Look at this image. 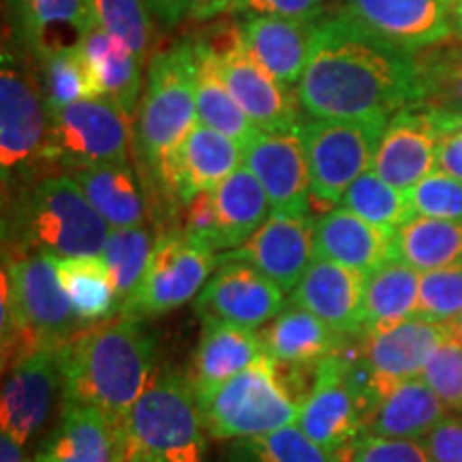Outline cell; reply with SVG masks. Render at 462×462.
Wrapping results in <instances>:
<instances>
[{
    "instance_id": "5b68a950",
    "label": "cell",
    "mask_w": 462,
    "mask_h": 462,
    "mask_svg": "<svg viewBox=\"0 0 462 462\" xmlns=\"http://www.w3.org/2000/svg\"><path fill=\"white\" fill-rule=\"evenodd\" d=\"M195 103V48L178 43L161 50L148 62L137 146L163 198L178 201L171 187V170L182 142L198 125Z\"/></svg>"
},
{
    "instance_id": "7bdbcfd3",
    "label": "cell",
    "mask_w": 462,
    "mask_h": 462,
    "mask_svg": "<svg viewBox=\"0 0 462 462\" xmlns=\"http://www.w3.org/2000/svg\"><path fill=\"white\" fill-rule=\"evenodd\" d=\"M462 315V263L424 273L420 281L418 317L435 323H452Z\"/></svg>"
},
{
    "instance_id": "ac0fdd59",
    "label": "cell",
    "mask_w": 462,
    "mask_h": 462,
    "mask_svg": "<svg viewBox=\"0 0 462 462\" xmlns=\"http://www.w3.org/2000/svg\"><path fill=\"white\" fill-rule=\"evenodd\" d=\"M338 14L409 54L452 34V11L439 0H340Z\"/></svg>"
},
{
    "instance_id": "cb8c5ba5",
    "label": "cell",
    "mask_w": 462,
    "mask_h": 462,
    "mask_svg": "<svg viewBox=\"0 0 462 462\" xmlns=\"http://www.w3.org/2000/svg\"><path fill=\"white\" fill-rule=\"evenodd\" d=\"M245 165V146L225 133L198 123L178 150L171 187L180 206L204 190H215L225 178Z\"/></svg>"
},
{
    "instance_id": "603a6c76",
    "label": "cell",
    "mask_w": 462,
    "mask_h": 462,
    "mask_svg": "<svg viewBox=\"0 0 462 462\" xmlns=\"http://www.w3.org/2000/svg\"><path fill=\"white\" fill-rule=\"evenodd\" d=\"M9 9L14 34L37 58L78 48L97 26L90 0H15Z\"/></svg>"
},
{
    "instance_id": "7a4b0ae2",
    "label": "cell",
    "mask_w": 462,
    "mask_h": 462,
    "mask_svg": "<svg viewBox=\"0 0 462 462\" xmlns=\"http://www.w3.org/2000/svg\"><path fill=\"white\" fill-rule=\"evenodd\" d=\"M129 315L84 326L62 354L65 404H88L114 424L129 413L157 377L154 340Z\"/></svg>"
},
{
    "instance_id": "f546056e",
    "label": "cell",
    "mask_w": 462,
    "mask_h": 462,
    "mask_svg": "<svg viewBox=\"0 0 462 462\" xmlns=\"http://www.w3.org/2000/svg\"><path fill=\"white\" fill-rule=\"evenodd\" d=\"M69 176L78 182L86 199L112 229L143 225L146 208H143L140 182L129 161L75 167L69 171Z\"/></svg>"
},
{
    "instance_id": "d4e9b609",
    "label": "cell",
    "mask_w": 462,
    "mask_h": 462,
    "mask_svg": "<svg viewBox=\"0 0 462 462\" xmlns=\"http://www.w3.org/2000/svg\"><path fill=\"white\" fill-rule=\"evenodd\" d=\"M242 42L253 58L281 84L298 86L317 34V20L246 17L240 24Z\"/></svg>"
},
{
    "instance_id": "30bf717a",
    "label": "cell",
    "mask_w": 462,
    "mask_h": 462,
    "mask_svg": "<svg viewBox=\"0 0 462 462\" xmlns=\"http://www.w3.org/2000/svg\"><path fill=\"white\" fill-rule=\"evenodd\" d=\"M217 263V251L208 242L182 227L165 231L154 242L146 274L120 306V315L143 319L180 309L206 287Z\"/></svg>"
},
{
    "instance_id": "3957f363",
    "label": "cell",
    "mask_w": 462,
    "mask_h": 462,
    "mask_svg": "<svg viewBox=\"0 0 462 462\" xmlns=\"http://www.w3.org/2000/svg\"><path fill=\"white\" fill-rule=\"evenodd\" d=\"M0 293L14 317V334L3 345L5 371L39 349H60L84 328L58 279V259L48 253H11Z\"/></svg>"
},
{
    "instance_id": "91938a15",
    "label": "cell",
    "mask_w": 462,
    "mask_h": 462,
    "mask_svg": "<svg viewBox=\"0 0 462 462\" xmlns=\"http://www.w3.org/2000/svg\"><path fill=\"white\" fill-rule=\"evenodd\" d=\"M15 3V0H7V5H14Z\"/></svg>"
},
{
    "instance_id": "83f0119b",
    "label": "cell",
    "mask_w": 462,
    "mask_h": 462,
    "mask_svg": "<svg viewBox=\"0 0 462 462\" xmlns=\"http://www.w3.org/2000/svg\"><path fill=\"white\" fill-rule=\"evenodd\" d=\"M265 354L276 366H319L343 346L345 334L332 330L326 321L293 304L265 328L262 334Z\"/></svg>"
},
{
    "instance_id": "7402d4cb",
    "label": "cell",
    "mask_w": 462,
    "mask_h": 462,
    "mask_svg": "<svg viewBox=\"0 0 462 462\" xmlns=\"http://www.w3.org/2000/svg\"><path fill=\"white\" fill-rule=\"evenodd\" d=\"M394 234L340 206L315 218V251L317 257L371 274L394 259Z\"/></svg>"
},
{
    "instance_id": "44dd1931",
    "label": "cell",
    "mask_w": 462,
    "mask_h": 462,
    "mask_svg": "<svg viewBox=\"0 0 462 462\" xmlns=\"http://www.w3.org/2000/svg\"><path fill=\"white\" fill-rule=\"evenodd\" d=\"M366 274L343 263L315 257L291 291V304L309 310L345 337L362 332Z\"/></svg>"
},
{
    "instance_id": "ab89813d",
    "label": "cell",
    "mask_w": 462,
    "mask_h": 462,
    "mask_svg": "<svg viewBox=\"0 0 462 462\" xmlns=\"http://www.w3.org/2000/svg\"><path fill=\"white\" fill-rule=\"evenodd\" d=\"M229 462H338L330 452L306 437L298 424L231 441Z\"/></svg>"
},
{
    "instance_id": "9c48e42d",
    "label": "cell",
    "mask_w": 462,
    "mask_h": 462,
    "mask_svg": "<svg viewBox=\"0 0 462 462\" xmlns=\"http://www.w3.org/2000/svg\"><path fill=\"white\" fill-rule=\"evenodd\" d=\"M388 120H309L302 137L310 171V204L332 210L364 171L373 170L374 152Z\"/></svg>"
},
{
    "instance_id": "9a60e30c",
    "label": "cell",
    "mask_w": 462,
    "mask_h": 462,
    "mask_svg": "<svg viewBox=\"0 0 462 462\" xmlns=\"http://www.w3.org/2000/svg\"><path fill=\"white\" fill-rule=\"evenodd\" d=\"M315 257V218L309 212H273L245 245L218 255V263L245 262L273 279L282 291H293Z\"/></svg>"
},
{
    "instance_id": "b9f144b4",
    "label": "cell",
    "mask_w": 462,
    "mask_h": 462,
    "mask_svg": "<svg viewBox=\"0 0 462 462\" xmlns=\"http://www.w3.org/2000/svg\"><path fill=\"white\" fill-rule=\"evenodd\" d=\"M95 24L123 39L137 60L146 62L152 45V22L143 0H90Z\"/></svg>"
},
{
    "instance_id": "f907efd6",
    "label": "cell",
    "mask_w": 462,
    "mask_h": 462,
    "mask_svg": "<svg viewBox=\"0 0 462 462\" xmlns=\"http://www.w3.org/2000/svg\"><path fill=\"white\" fill-rule=\"evenodd\" d=\"M437 171L462 180V129L439 133Z\"/></svg>"
},
{
    "instance_id": "4316f807",
    "label": "cell",
    "mask_w": 462,
    "mask_h": 462,
    "mask_svg": "<svg viewBox=\"0 0 462 462\" xmlns=\"http://www.w3.org/2000/svg\"><path fill=\"white\" fill-rule=\"evenodd\" d=\"M446 411L424 379H409L381 398L366 418L364 435L420 443L448 418Z\"/></svg>"
},
{
    "instance_id": "4fadbf2b",
    "label": "cell",
    "mask_w": 462,
    "mask_h": 462,
    "mask_svg": "<svg viewBox=\"0 0 462 462\" xmlns=\"http://www.w3.org/2000/svg\"><path fill=\"white\" fill-rule=\"evenodd\" d=\"M349 362L351 351H345V345L326 357L300 402L298 426L334 458L364 435L366 421V407L349 377Z\"/></svg>"
},
{
    "instance_id": "484cf974",
    "label": "cell",
    "mask_w": 462,
    "mask_h": 462,
    "mask_svg": "<svg viewBox=\"0 0 462 462\" xmlns=\"http://www.w3.org/2000/svg\"><path fill=\"white\" fill-rule=\"evenodd\" d=\"M263 354L265 346L257 330L217 317H201V334L189 381L195 392L215 388L255 364Z\"/></svg>"
},
{
    "instance_id": "e575fe53",
    "label": "cell",
    "mask_w": 462,
    "mask_h": 462,
    "mask_svg": "<svg viewBox=\"0 0 462 462\" xmlns=\"http://www.w3.org/2000/svg\"><path fill=\"white\" fill-rule=\"evenodd\" d=\"M394 259L421 274L462 263V221L413 217L396 229Z\"/></svg>"
},
{
    "instance_id": "4dcf8cb0",
    "label": "cell",
    "mask_w": 462,
    "mask_h": 462,
    "mask_svg": "<svg viewBox=\"0 0 462 462\" xmlns=\"http://www.w3.org/2000/svg\"><path fill=\"white\" fill-rule=\"evenodd\" d=\"M217 215V251H231L251 238L268 221V195L255 173L242 165L212 190Z\"/></svg>"
},
{
    "instance_id": "e0dca14e",
    "label": "cell",
    "mask_w": 462,
    "mask_h": 462,
    "mask_svg": "<svg viewBox=\"0 0 462 462\" xmlns=\"http://www.w3.org/2000/svg\"><path fill=\"white\" fill-rule=\"evenodd\" d=\"M285 309V291L273 279L245 262H221L195 300L199 317L236 323L259 330Z\"/></svg>"
},
{
    "instance_id": "d590c367",
    "label": "cell",
    "mask_w": 462,
    "mask_h": 462,
    "mask_svg": "<svg viewBox=\"0 0 462 462\" xmlns=\"http://www.w3.org/2000/svg\"><path fill=\"white\" fill-rule=\"evenodd\" d=\"M58 279L84 326L109 319L120 309L101 255L58 259Z\"/></svg>"
},
{
    "instance_id": "11a10c76",
    "label": "cell",
    "mask_w": 462,
    "mask_h": 462,
    "mask_svg": "<svg viewBox=\"0 0 462 462\" xmlns=\"http://www.w3.org/2000/svg\"><path fill=\"white\" fill-rule=\"evenodd\" d=\"M22 448H24L22 443H17L14 437L3 432L0 435V462H26Z\"/></svg>"
},
{
    "instance_id": "277c9868",
    "label": "cell",
    "mask_w": 462,
    "mask_h": 462,
    "mask_svg": "<svg viewBox=\"0 0 462 462\" xmlns=\"http://www.w3.org/2000/svg\"><path fill=\"white\" fill-rule=\"evenodd\" d=\"M116 429V462L206 460L208 430L198 392L184 377L159 373Z\"/></svg>"
},
{
    "instance_id": "60d3db41",
    "label": "cell",
    "mask_w": 462,
    "mask_h": 462,
    "mask_svg": "<svg viewBox=\"0 0 462 462\" xmlns=\"http://www.w3.org/2000/svg\"><path fill=\"white\" fill-rule=\"evenodd\" d=\"M37 60L39 67H42L39 78H42L50 112L71 106L75 101L99 97L95 86H92L88 65H86V58L79 45L78 48L51 51L48 56L37 58Z\"/></svg>"
},
{
    "instance_id": "9f6ffc18",
    "label": "cell",
    "mask_w": 462,
    "mask_h": 462,
    "mask_svg": "<svg viewBox=\"0 0 462 462\" xmlns=\"http://www.w3.org/2000/svg\"><path fill=\"white\" fill-rule=\"evenodd\" d=\"M452 20H454L456 32H458V37L462 39V0H458V3H456V7L452 9Z\"/></svg>"
},
{
    "instance_id": "f5cc1de1",
    "label": "cell",
    "mask_w": 462,
    "mask_h": 462,
    "mask_svg": "<svg viewBox=\"0 0 462 462\" xmlns=\"http://www.w3.org/2000/svg\"><path fill=\"white\" fill-rule=\"evenodd\" d=\"M429 109L439 133L449 131V129H462V107H429Z\"/></svg>"
},
{
    "instance_id": "836d02e7",
    "label": "cell",
    "mask_w": 462,
    "mask_h": 462,
    "mask_svg": "<svg viewBox=\"0 0 462 462\" xmlns=\"http://www.w3.org/2000/svg\"><path fill=\"white\" fill-rule=\"evenodd\" d=\"M195 48V103H198V120L201 125L225 133L231 140L246 146L259 131L251 118L242 112L225 84L218 60L208 45L201 42Z\"/></svg>"
},
{
    "instance_id": "f6af8a7d",
    "label": "cell",
    "mask_w": 462,
    "mask_h": 462,
    "mask_svg": "<svg viewBox=\"0 0 462 462\" xmlns=\"http://www.w3.org/2000/svg\"><path fill=\"white\" fill-rule=\"evenodd\" d=\"M415 217L462 221V180L443 171H432L429 178L407 190Z\"/></svg>"
},
{
    "instance_id": "6da1fadb",
    "label": "cell",
    "mask_w": 462,
    "mask_h": 462,
    "mask_svg": "<svg viewBox=\"0 0 462 462\" xmlns=\"http://www.w3.org/2000/svg\"><path fill=\"white\" fill-rule=\"evenodd\" d=\"M296 97L310 120H390L420 103L415 54L340 14L319 17Z\"/></svg>"
},
{
    "instance_id": "d6986e66",
    "label": "cell",
    "mask_w": 462,
    "mask_h": 462,
    "mask_svg": "<svg viewBox=\"0 0 462 462\" xmlns=\"http://www.w3.org/2000/svg\"><path fill=\"white\" fill-rule=\"evenodd\" d=\"M65 383L60 349H39L11 368L0 401V421L17 443L26 446L50 418Z\"/></svg>"
},
{
    "instance_id": "f1b7e54d",
    "label": "cell",
    "mask_w": 462,
    "mask_h": 462,
    "mask_svg": "<svg viewBox=\"0 0 462 462\" xmlns=\"http://www.w3.org/2000/svg\"><path fill=\"white\" fill-rule=\"evenodd\" d=\"M118 429L88 404H65L62 420L34 462H116Z\"/></svg>"
},
{
    "instance_id": "74e56055",
    "label": "cell",
    "mask_w": 462,
    "mask_h": 462,
    "mask_svg": "<svg viewBox=\"0 0 462 462\" xmlns=\"http://www.w3.org/2000/svg\"><path fill=\"white\" fill-rule=\"evenodd\" d=\"M346 210L356 212L364 221L379 225V227L398 229L415 217L407 190H401L385 182L373 170L364 171L357 180L346 189L340 199Z\"/></svg>"
},
{
    "instance_id": "c3c4849f",
    "label": "cell",
    "mask_w": 462,
    "mask_h": 462,
    "mask_svg": "<svg viewBox=\"0 0 462 462\" xmlns=\"http://www.w3.org/2000/svg\"><path fill=\"white\" fill-rule=\"evenodd\" d=\"M182 229L193 238H199L217 251V215L212 190H204L184 204Z\"/></svg>"
},
{
    "instance_id": "ba28073f",
    "label": "cell",
    "mask_w": 462,
    "mask_h": 462,
    "mask_svg": "<svg viewBox=\"0 0 462 462\" xmlns=\"http://www.w3.org/2000/svg\"><path fill=\"white\" fill-rule=\"evenodd\" d=\"M50 107L42 78L32 67L3 51L0 69V170L5 189L26 182L48 163Z\"/></svg>"
},
{
    "instance_id": "816d5d0a",
    "label": "cell",
    "mask_w": 462,
    "mask_h": 462,
    "mask_svg": "<svg viewBox=\"0 0 462 462\" xmlns=\"http://www.w3.org/2000/svg\"><path fill=\"white\" fill-rule=\"evenodd\" d=\"M148 3L161 20L167 24H176L182 15H189L193 0H148Z\"/></svg>"
},
{
    "instance_id": "8992f818",
    "label": "cell",
    "mask_w": 462,
    "mask_h": 462,
    "mask_svg": "<svg viewBox=\"0 0 462 462\" xmlns=\"http://www.w3.org/2000/svg\"><path fill=\"white\" fill-rule=\"evenodd\" d=\"M14 225L11 253H48L56 259L101 255L112 231L69 173L28 184Z\"/></svg>"
},
{
    "instance_id": "f35d334b",
    "label": "cell",
    "mask_w": 462,
    "mask_h": 462,
    "mask_svg": "<svg viewBox=\"0 0 462 462\" xmlns=\"http://www.w3.org/2000/svg\"><path fill=\"white\" fill-rule=\"evenodd\" d=\"M154 242L157 240H152V234L143 225L109 231L101 257L107 265L109 279H112L120 306L140 287L148 270L150 257H152Z\"/></svg>"
},
{
    "instance_id": "ffe728a7",
    "label": "cell",
    "mask_w": 462,
    "mask_h": 462,
    "mask_svg": "<svg viewBox=\"0 0 462 462\" xmlns=\"http://www.w3.org/2000/svg\"><path fill=\"white\" fill-rule=\"evenodd\" d=\"M439 129L426 106H409L392 116L374 152L373 171L401 190L437 170Z\"/></svg>"
},
{
    "instance_id": "bcb514c9",
    "label": "cell",
    "mask_w": 462,
    "mask_h": 462,
    "mask_svg": "<svg viewBox=\"0 0 462 462\" xmlns=\"http://www.w3.org/2000/svg\"><path fill=\"white\" fill-rule=\"evenodd\" d=\"M338 462H432L429 452L418 441L360 435L337 454Z\"/></svg>"
},
{
    "instance_id": "7c38bea8",
    "label": "cell",
    "mask_w": 462,
    "mask_h": 462,
    "mask_svg": "<svg viewBox=\"0 0 462 462\" xmlns=\"http://www.w3.org/2000/svg\"><path fill=\"white\" fill-rule=\"evenodd\" d=\"M201 43L215 51L225 84L257 129L300 126L298 97L253 58L242 42L240 26H218Z\"/></svg>"
},
{
    "instance_id": "681fc988",
    "label": "cell",
    "mask_w": 462,
    "mask_h": 462,
    "mask_svg": "<svg viewBox=\"0 0 462 462\" xmlns=\"http://www.w3.org/2000/svg\"><path fill=\"white\" fill-rule=\"evenodd\" d=\"M432 462H462V418L448 415L424 441Z\"/></svg>"
},
{
    "instance_id": "ee69618b",
    "label": "cell",
    "mask_w": 462,
    "mask_h": 462,
    "mask_svg": "<svg viewBox=\"0 0 462 462\" xmlns=\"http://www.w3.org/2000/svg\"><path fill=\"white\" fill-rule=\"evenodd\" d=\"M421 379L449 411L462 413V345L452 334H448L430 356L421 371Z\"/></svg>"
},
{
    "instance_id": "2e32d148",
    "label": "cell",
    "mask_w": 462,
    "mask_h": 462,
    "mask_svg": "<svg viewBox=\"0 0 462 462\" xmlns=\"http://www.w3.org/2000/svg\"><path fill=\"white\" fill-rule=\"evenodd\" d=\"M245 165L263 187L273 212H309L310 171L302 125L293 129H259L245 146Z\"/></svg>"
},
{
    "instance_id": "1f68e13d",
    "label": "cell",
    "mask_w": 462,
    "mask_h": 462,
    "mask_svg": "<svg viewBox=\"0 0 462 462\" xmlns=\"http://www.w3.org/2000/svg\"><path fill=\"white\" fill-rule=\"evenodd\" d=\"M421 276L411 265L392 259L366 274L360 337L377 334L418 317Z\"/></svg>"
},
{
    "instance_id": "8fae6325",
    "label": "cell",
    "mask_w": 462,
    "mask_h": 462,
    "mask_svg": "<svg viewBox=\"0 0 462 462\" xmlns=\"http://www.w3.org/2000/svg\"><path fill=\"white\" fill-rule=\"evenodd\" d=\"M131 114L106 97L50 112L48 163L75 167L129 161Z\"/></svg>"
},
{
    "instance_id": "db71d44e",
    "label": "cell",
    "mask_w": 462,
    "mask_h": 462,
    "mask_svg": "<svg viewBox=\"0 0 462 462\" xmlns=\"http://www.w3.org/2000/svg\"><path fill=\"white\" fill-rule=\"evenodd\" d=\"M229 3L231 0H193L189 15L193 20H212V17L225 14Z\"/></svg>"
},
{
    "instance_id": "680465c9",
    "label": "cell",
    "mask_w": 462,
    "mask_h": 462,
    "mask_svg": "<svg viewBox=\"0 0 462 462\" xmlns=\"http://www.w3.org/2000/svg\"><path fill=\"white\" fill-rule=\"evenodd\" d=\"M439 3H443L449 11H452L456 7V3H458V0H439Z\"/></svg>"
},
{
    "instance_id": "7dc6e473",
    "label": "cell",
    "mask_w": 462,
    "mask_h": 462,
    "mask_svg": "<svg viewBox=\"0 0 462 462\" xmlns=\"http://www.w3.org/2000/svg\"><path fill=\"white\" fill-rule=\"evenodd\" d=\"M326 0H231L229 15L282 17V20H319ZM223 14V15H225Z\"/></svg>"
},
{
    "instance_id": "52a82bcc",
    "label": "cell",
    "mask_w": 462,
    "mask_h": 462,
    "mask_svg": "<svg viewBox=\"0 0 462 462\" xmlns=\"http://www.w3.org/2000/svg\"><path fill=\"white\" fill-rule=\"evenodd\" d=\"M208 435L221 441L259 437L298 424L300 401L279 377L268 354L223 383L198 392Z\"/></svg>"
},
{
    "instance_id": "5bb4252c",
    "label": "cell",
    "mask_w": 462,
    "mask_h": 462,
    "mask_svg": "<svg viewBox=\"0 0 462 462\" xmlns=\"http://www.w3.org/2000/svg\"><path fill=\"white\" fill-rule=\"evenodd\" d=\"M448 334V326L443 323L411 317L390 330L362 337L360 360L368 374L374 407L396 385L421 377L430 356Z\"/></svg>"
},
{
    "instance_id": "6f0895ef",
    "label": "cell",
    "mask_w": 462,
    "mask_h": 462,
    "mask_svg": "<svg viewBox=\"0 0 462 462\" xmlns=\"http://www.w3.org/2000/svg\"><path fill=\"white\" fill-rule=\"evenodd\" d=\"M448 330L462 345V315L458 317V319H454L452 323H448Z\"/></svg>"
},
{
    "instance_id": "d6a6232c",
    "label": "cell",
    "mask_w": 462,
    "mask_h": 462,
    "mask_svg": "<svg viewBox=\"0 0 462 462\" xmlns=\"http://www.w3.org/2000/svg\"><path fill=\"white\" fill-rule=\"evenodd\" d=\"M79 50L86 58L97 95L112 99L125 112L133 114L140 97L142 62L137 56L126 48L123 39L107 34L99 26L90 28Z\"/></svg>"
},
{
    "instance_id": "8d00e7d4",
    "label": "cell",
    "mask_w": 462,
    "mask_h": 462,
    "mask_svg": "<svg viewBox=\"0 0 462 462\" xmlns=\"http://www.w3.org/2000/svg\"><path fill=\"white\" fill-rule=\"evenodd\" d=\"M420 103L429 107H462V39H448L415 54Z\"/></svg>"
}]
</instances>
